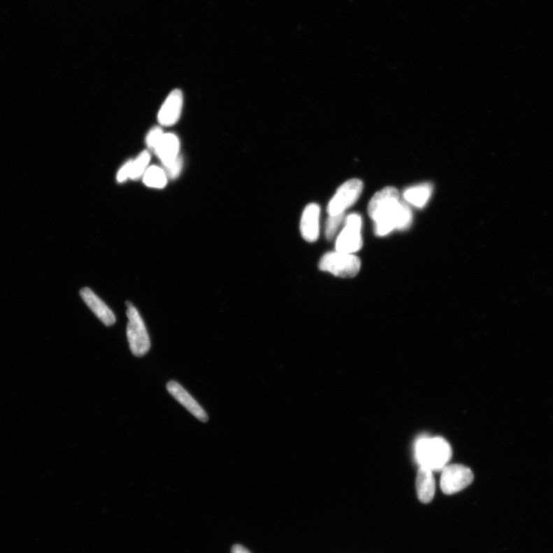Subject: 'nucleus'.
<instances>
[{
	"label": "nucleus",
	"mask_w": 553,
	"mask_h": 553,
	"mask_svg": "<svg viewBox=\"0 0 553 553\" xmlns=\"http://www.w3.org/2000/svg\"><path fill=\"white\" fill-rule=\"evenodd\" d=\"M368 214L375 222L378 236H385L394 229L406 230L412 221L410 208L400 199L399 192L392 189H384L373 196Z\"/></svg>",
	"instance_id": "nucleus-1"
},
{
	"label": "nucleus",
	"mask_w": 553,
	"mask_h": 553,
	"mask_svg": "<svg viewBox=\"0 0 553 553\" xmlns=\"http://www.w3.org/2000/svg\"><path fill=\"white\" fill-rule=\"evenodd\" d=\"M416 457L420 466L441 471L452 457L450 443L442 438H424L416 443Z\"/></svg>",
	"instance_id": "nucleus-2"
},
{
	"label": "nucleus",
	"mask_w": 553,
	"mask_h": 553,
	"mask_svg": "<svg viewBox=\"0 0 553 553\" xmlns=\"http://www.w3.org/2000/svg\"><path fill=\"white\" fill-rule=\"evenodd\" d=\"M361 266V260L356 255L337 251L325 254L319 263L322 271L340 278L356 276Z\"/></svg>",
	"instance_id": "nucleus-3"
},
{
	"label": "nucleus",
	"mask_w": 553,
	"mask_h": 553,
	"mask_svg": "<svg viewBox=\"0 0 553 553\" xmlns=\"http://www.w3.org/2000/svg\"><path fill=\"white\" fill-rule=\"evenodd\" d=\"M127 338L132 354L143 357L149 352L151 341L145 324L138 310L132 305L128 307Z\"/></svg>",
	"instance_id": "nucleus-4"
},
{
	"label": "nucleus",
	"mask_w": 553,
	"mask_h": 553,
	"mask_svg": "<svg viewBox=\"0 0 553 553\" xmlns=\"http://www.w3.org/2000/svg\"><path fill=\"white\" fill-rule=\"evenodd\" d=\"M361 229V216L355 213L348 215L345 220V227L339 234L335 243L336 251L354 254L361 250L363 246Z\"/></svg>",
	"instance_id": "nucleus-5"
},
{
	"label": "nucleus",
	"mask_w": 553,
	"mask_h": 553,
	"mask_svg": "<svg viewBox=\"0 0 553 553\" xmlns=\"http://www.w3.org/2000/svg\"><path fill=\"white\" fill-rule=\"evenodd\" d=\"M441 471L440 488L447 495L461 492L469 487L474 479L469 467L461 464L447 465Z\"/></svg>",
	"instance_id": "nucleus-6"
},
{
	"label": "nucleus",
	"mask_w": 553,
	"mask_h": 553,
	"mask_svg": "<svg viewBox=\"0 0 553 553\" xmlns=\"http://www.w3.org/2000/svg\"><path fill=\"white\" fill-rule=\"evenodd\" d=\"M363 188V182L357 178L350 179L341 185L329 202L328 206L329 215L345 213L346 210L354 205L360 198Z\"/></svg>",
	"instance_id": "nucleus-7"
},
{
	"label": "nucleus",
	"mask_w": 553,
	"mask_h": 553,
	"mask_svg": "<svg viewBox=\"0 0 553 553\" xmlns=\"http://www.w3.org/2000/svg\"><path fill=\"white\" fill-rule=\"evenodd\" d=\"M183 106L182 92L179 89L171 92L160 108L158 120L162 126L171 127L180 118Z\"/></svg>",
	"instance_id": "nucleus-8"
},
{
	"label": "nucleus",
	"mask_w": 553,
	"mask_h": 553,
	"mask_svg": "<svg viewBox=\"0 0 553 553\" xmlns=\"http://www.w3.org/2000/svg\"><path fill=\"white\" fill-rule=\"evenodd\" d=\"M321 208L315 203L308 205L303 210L301 220L302 237L308 243H315L320 233Z\"/></svg>",
	"instance_id": "nucleus-9"
},
{
	"label": "nucleus",
	"mask_w": 553,
	"mask_h": 553,
	"mask_svg": "<svg viewBox=\"0 0 553 553\" xmlns=\"http://www.w3.org/2000/svg\"><path fill=\"white\" fill-rule=\"evenodd\" d=\"M167 389L168 393L188 410L194 417H196L201 422H208V417L204 409L180 385L175 381H170L167 385Z\"/></svg>",
	"instance_id": "nucleus-10"
},
{
	"label": "nucleus",
	"mask_w": 553,
	"mask_h": 553,
	"mask_svg": "<svg viewBox=\"0 0 553 553\" xmlns=\"http://www.w3.org/2000/svg\"><path fill=\"white\" fill-rule=\"evenodd\" d=\"M80 295L85 303H87L92 310V313L97 316L101 322L106 326H111L115 324L116 319L113 311L89 288H82Z\"/></svg>",
	"instance_id": "nucleus-11"
},
{
	"label": "nucleus",
	"mask_w": 553,
	"mask_h": 553,
	"mask_svg": "<svg viewBox=\"0 0 553 553\" xmlns=\"http://www.w3.org/2000/svg\"><path fill=\"white\" fill-rule=\"evenodd\" d=\"M179 150H180V142L178 137L173 134H167L163 136L154 152L166 168L180 157L178 155Z\"/></svg>",
	"instance_id": "nucleus-12"
},
{
	"label": "nucleus",
	"mask_w": 553,
	"mask_h": 553,
	"mask_svg": "<svg viewBox=\"0 0 553 553\" xmlns=\"http://www.w3.org/2000/svg\"><path fill=\"white\" fill-rule=\"evenodd\" d=\"M416 487L420 502L429 503L433 501L436 491V481L433 471L425 466H420L417 475Z\"/></svg>",
	"instance_id": "nucleus-13"
},
{
	"label": "nucleus",
	"mask_w": 553,
	"mask_h": 553,
	"mask_svg": "<svg viewBox=\"0 0 553 553\" xmlns=\"http://www.w3.org/2000/svg\"><path fill=\"white\" fill-rule=\"evenodd\" d=\"M433 192L431 184L418 185L405 190L403 198L417 208H424L430 200Z\"/></svg>",
	"instance_id": "nucleus-14"
},
{
	"label": "nucleus",
	"mask_w": 553,
	"mask_h": 553,
	"mask_svg": "<svg viewBox=\"0 0 553 553\" xmlns=\"http://www.w3.org/2000/svg\"><path fill=\"white\" fill-rule=\"evenodd\" d=\"M143 182L151 188L163 189L167 184L166 171L158 166H151L145 171Z\"/></svg>",
	"instance_id": "nucleus-15"
},
{
	"label": "nucleus",
	"mask_w": 553,
	"mask_h": 553,
	"mask_svg": "<svg viewBox=\"0 0 553 553\" xmlns=\"http://www.w3.org/2000/svg\"><path fill=\"white\" fill-rule=\"evenodd\" d=\"M150 159V152L144 151L135 160H132L130 178L136 180V179L144 175Z\"/></svg>",
	"instance_id": "nucleus-16"
},
{
	"label": "nucleus",
	"mask_w": 553,
	"mask_h": 553,
	"mask_svg": "<svg viewBox=\"0 0 553 553\" xmlns=\"http://www.w3.org/2000/svg\"><path fill=\"white\" fill-rule=\"evenodd\" d=\"M345 213L329 215L325 224V236L329 240H333L341 227L343 223L345 222Z\"/></svg>",
	"instance_id": "nucleus-17"
},
{
	"label": "nucleus",
	"mask_w": 553,
	"mask_h": 553,
	"mask_svg": "<svg viewBox=\"0 0 553 553\" xmlns=\"http://www.w3.org/2000/svg\"><path fill=\"white\" fill-rule=\"evenodd\" d=\"M163 136H164V134H163L161 129L159 127L153 128L147 136V145L154 151L155 148L159 144Z\"/></svg>",
	"instance_id": "nucleus-18"
},
{
	"label": "nucleus",
	"mask_w": 553,
	"mask_h": 553,
	"mask_svg": "<svg viewBox=\"0 0 553 553\" xmlns=\"http://www.w3.org/2000/svg\"><path fill=\"white\" fill-rule=\"evenodd\" d=\"M183 166V160L181 157H179L178 159L173 163V164L170 165L167 168L166 174L171 178H176L179 174L181 173L182 169Z\"/></svg>",
	"instance_id": "nucleus-19"
},
{
	"label": "nucleus",
	"mask_w": 553,
	"mask_h": 553,
	"mask_svg": "<svg viewBox=\"0 0 553 553\" xmlns=\"http://www.w3.org/2000/svg\"><path fill=\"white\" fill-rule=\"evenodd\" d=\"M132 160L129 161L124 164L120 170L118 175H117V180L122 183L130 178L131 167Z\"/></svg>",
	"instance_id": "nucleus-20"
},
{
	"label": "nucleus",
	"mask_w": 553,
	"mask_h": 553,
	"mask_svg": "<svg viewBox=\"0 0 553 553\" xmlns=\"http://www.w3.org/2000/svg\"><path fill=\"white\" fill-rule=\"evenodd\" d=\"M231 553H251L246 548L241 546V545H235L231 548Z\"/></svg>",
	"instance_id": "nucleus-21"
}]
</instances>
